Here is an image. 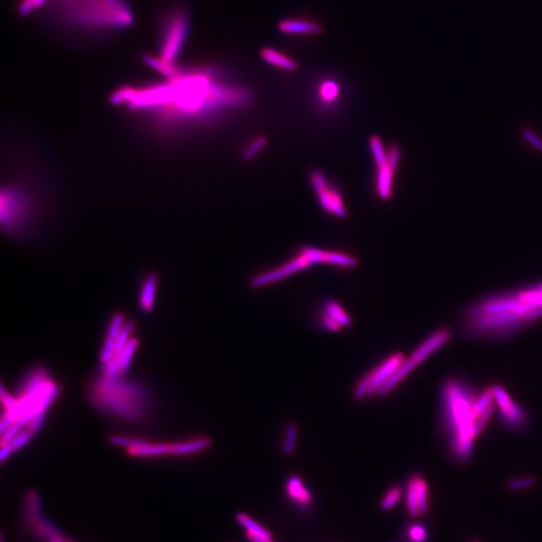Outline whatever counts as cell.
Masks as SVG:
<instances>
[{
	"instance_id": "obj_1",
	"label": "cell",
	"mask_w": 542,
	"mask_h": 542,
	"mask_svg": "<svg viewBox=\"0 0 542 542\" xmlns=\"http://www.w3.org/2000/svg\"><path fill=\"white\" fill-rule=\"evenodd\" d=\"M250 91L222 79L217 67L177 70L165 83L117 91L112 103L147 112L167 126L203 120L251 102Z\"/></svg>"
},
{
	"instance_id": "obj_2",
	"label": "cell",
	"mask_w": 542,
	"mask_h": 542,
	"mask_svg": "<svg viewBox=\"0 0 542 542\" xmlns=\"http://www.w3.org/2000/svg\"><path fill=\"white\" fill-rule=\"evenodd\" d=\"M86 396L91 405L103 414L128 422H141L150 408L147 390L123 376L107 378L100 375L93 378L86 387Z\"/></svg>"
},
{
	"instance_id": "obj_3",
	"label": "cell",
	"mask_w": 542,
	"mask_h": 542,
	"mask_svg": "<svg viewBox=\"0 0 542 542\" xmlns=\"http://www.w3.org/2000/svg\"><path fill=\"white\" fill-rule=\"evenodd\" d=\"M444 424L447 432L449 449L459 462H466L473 448L474 414L477 397L464 383L449 380L443 385Z\"/></svg>"
},
{
	"instance_id": "obj_4",
	"label": "cell",
	"mask_w": 542,
	"mask_h": 542,
	"mask_svg": "<svg viewBox=\"0 0 542 542\" xmlns=\"http://www.w3.org/2000/svg\"><path fill=\"white\" fill-rule=\"evenodd\" d=\"M62 15L85 29H121L133 22L125 0H62Z\"/></svg>"
},
{
	"instance_id": "obj_5",
	"label": "cell",
	"mask_w": 542,
	"mask_h": 542,
	"mask_svg": "<svg viewBox=\"0 0 542 542\" xmlns=\"http://www.w3.org/2000/svg\"><path fill=\"white\" fill-rule=\"evenodd\" d=\"M317 264H331L343 268L357 267L359 261L356 257L345 252L303 246L296 252L293 258L273 270L257 275L250 279V286L259 289L286 279L294 273L308 270Z\"/></svg>"
},
{
	"instance_id": "obj_6",
	"label": "cell",
	"mask_w": 542,
	"mask_h": 542,
	"mask_svg": "<svg viewBox=\"0 0 542 542\" xmlns=\"http://www.w3.org/2000/svg\"><path fill=\"white\" fill-rule=\"evenodd\" d=\"M370 149L377 167L376 190L381 199L389 200L392 193L395 173L401 161V150L398 146L385 147L378 136L370 138Z\"/></svg>"
},
{
	"instance_id": "obj_7",
	"label": "cell",
	"mask_w": 542,
	"mask_h": 542,
	"mask_svg": "<svg viewBox=\"0 0 542 542\" xmlns=\"http://www.w3.org/2000/svg\"><path fill=\"white\" fill-rule=\"evenodd\" d=\"M188 29L189 18L184 9L175 8L167 15L160 39L161 60L176 65L175 62L183 50Z\"/></svg>"
},
{
	"instance_id": "obj_8",
	"label": "cell",
	"mask_w": 542,
	"mask_h": 542,
	"mask_svg": "<svg viewBox=\"0 0 542 542\" xmlns=\"http://www.w3.org/2000/svg\"><path fill=\"white\" fill-rule=\"evenodd\" d=\"M22 521L23 527L37 542H51L64 534L44 517L41 497L36 490H29L25 494Z\"/></svg>"
},
{
	"instance_id": "obj_9",
	"label": "cell",
	"mask_w": 542,
	"mask_h": 542,
	"mask_svg": "<svg viewBox=\"0 0 542 542\" xmlns=\"http://www.w3.org/2000/svg\"><path fill=\"white\" fill-rule=\"evenodd\" d=\"M451 338V331L447 329H440L436 331L435 333H432L431 336L421 343L417 350L413 352L412 356L409 357L408 359H405V361L402 363L399 366L398 370L395 371L394 375L392 376L384 385L381 388L378 394L380 396H385L389 394L390 392L399 384V382L404 380L411 373L418 364H421L425 359H427L430 355L433 354L437 350L440 349L442 345H445Z\"/></svg>"
},
{
	"instance_id": "obj_10",
	"label": "cell",
	"mask_w": 542,
	"mask_h": 542,
	"mask_svg": "<svg viewBox=\"0 0 542 542\" xmlns=\"http://www.w3.org/2000/svg\"><path fill=\"white\" fill-rule=\"evenodd\" d=\"M404 361H405V357L401 352H397L388 357L385 362L378 364L377 368L374 369L357 383L354 391V399L356 401H362L366 396L378 394L381 388L394 375L395 371L398 370Z\"/></svg>"
},
{
	"instance_id": "obj_11",
	"label": "cell",
	"mask_w": 542,
	"mask_h": 542,
	"mask_svg": "<svg viewBox=\"0 0 542 542\" xmlns=\"http://www.w3.org/2000/svg\"><path fill=\"white\" fill-rule=\"evenodd\" d=\"M310 181L324 211L338 218H347V206L338 187L329 183L326 175L319 170L312 172Z\"/></svg>"
},
{
	"instance_id": "obj_12",
	"label": "cell",
	"mask_w": 542,
	"mask_h": 542,
	"mask_svg": "<svg viewBox=\"0 0 542 542\" xmlns=\"http://www.w3.org/2000/svg\"><path fill=\"white\" fill-rule=\"evenodd\" d=\"M429 488L425 479L412 475L407 484L406 507L412 517L426 515L429 511Z\"/></svg>"
},
{
	"instance_id": "obj_13",
	"label": "cell",
	"mask_w": 542,
	"mask_h": 542,
	"mask_svg": "<svg viewBox=\"0 0 542 542\" xmlns=\"http://www.w3.org/2000/svg\"><path fill=\"white\" fill-rule=\"evenodd\" d=\"M493 390H494V398L500 409V416L504 424L513 430L522 429L527 420L522 409L517 404L513 403L503 388L495 385Z\"/></svg>"
},
{
	"instance_id": "obj_14",
	"label": "cell",
	"mask_w": 542,
	"mask_h": 542,
	"mask_svg": "<svg viewBox=\"0 0 542 542\" xmlns=\"http://www.w3.org/2000/svg\"><path fill=\"white\" fill-rule=\"evenodd\" d=\"M277 29L287 36H321L324 27L321 23L308 18H286L277 23Z\"/></svg>"
},
{
	"instance_id": "obj_15",
	"label": "cell",
	"mask_w": 542,
	"mask_h": 542,
	"mask_svg": "<svg viewBox=\"0 0 542 542\" xmlns=\"http://www.w3.org/2000/svg\"><path fill=\"white\" fill-rule=\"evenodd\" d=\"M23 212L22 198L16 191L8 189L1 194V220L4 226L11 228L22 218Z\"/></svg>"
},
{
	"instance_id": "obj_16",
	"label": "cell",
	"mask_w": 542,
	"mask_h": 542,
	"mask_svg": "<svg viewBox=\"0 0 542 542\" xmlns=\"http://www.w3.org/2000/svg\"><path fill=\"white\" fill-rule=\"evenodd\" d=\"M169 444V456H188L211 447L212 440L208 437H200L193 440Z\"/></svg>"
},
{
	"instance_id": "obj_17",
	"label": "cell",
	"mask_w": 542,
	"mask_h": 542,
	"mask_svg": "<svg viewBox=\"0 0 542 542\" xmlns=\"http://www.w3.org/2000/svg\"><path fill=\"white\" fill-rule=\"evenodd\" d=\"M259 53L266 64L272 65L277 69L286 72H296L298 70V64L293 58L275 50V48H263Z\"/></svg>"
},
{
	"instance_id": "obj_18",
	"label": "cell",
	"mask_w": 542,
	"mask_h": 542,
	"mask_svg": "<svg viewBox=\"0 0 542 542\" xmlns=\"http://www.w3.org/2000/svg\"><path fill=\"white\" fill-rule=\"evenodd\" d=\"M286 491L287 496L301 507H307L312 503V492L305 487L298 476H291L286 481Z\"/></svg>"
},
{
	"instance_id": "obj_19",
	"label": "cell",
	"mask_w": 542,
	"mask_h": 542,
	"mask_svg": "<svg viewBox=\"0 0 542 542\" xmlns=\"http://www.w3.org/2000/svg\"><path fill=\"white\" fill-rule=\"evenodd\" d=\"M156 291H157V277L150 275L145 279L140 293V308L144 312H151L155 305Z\"/></svg>"
},
{
	"instance_id": "obj_20",
	"label": "cell",
	"mask_w": 542,
	"mask_h": 542,
	"mask_svg": "<svg viewBox=\"0 0 542 542\" xmlns=\"http://www.w3.org/2000/svg\"><path fill=\"white\" fill-rule=\"evenodd\" d=\"M236 521H237L238 524L242 525L246 530V534H253L256 536L261 537V538H272V534H271L270 530L259 524L258 522H256L253 518L250 517L246 513H238L236 515Z\"/></svg>"
},
{
	"instance_id": "obj_21",
	"label": "cell",
	"mask_w": 542,
	"mask_h": 542,
	"mask_svg": "<svg viewBox=\"0 0 542 542\" xmlns=\"http://www.w3.org/2000/svg\"><path fill=\"white\" fill-rule=\"evenodd\" d=\"M340 86L333 79H324L319 86V98L322 104L329 106L340 97Z\"/></svg>"
},
{
	"instance_id": "obj_22",
	"label": "cell",
	"mask_w": 542,
	"mask_h": 542,
	"mask_svg": "<svg viewBox=\"0 0 542 542\" xmlns=\"http://www.w3.org/2000/svg\"><path fill=\"white\" fill-rule=\"evenodd\" d=\"M138 347H139V341H138V338H132L128 341L127 345L117 354V359H118L121 375H125L128 369H130L131 363H132L133 357H134Z\"/></svg>"
},
{
	"instance_id": "obj_23",
	"label": "cell",
	"mask_w": 542,
	"mask_h": 542,
	"mask_svg": "<svg viewBox=\"0 0 542 542\" xmlns=\"http://www.w3.org/2000/svg\"><path fill=\"white\" fill-rule=\"evenodd\" d=\"M324 312L331 315L342 326L348 328V326H352V319H350V315L347 314V312H345L338 301H326V305H324Z\"/></svg>"
},
{
	"instance_id": "obj_24",
	"label": "cell",
	"mask_w": 542,
	"mask_h": 542,
	"mask_svg": "<svg viewBox=\"0 0 542 542\" xmlns=\"http://www.w3.org/2000/svg\"><path fill=\"white\" fill-rule=\"evenodd\" d=\"M298 426L296 423H289L286 426L284 442L282 445V451L286 456H291L296 449V441H298Z\"/></svg>"
},
{
	"instance_id": "obj_25",
	"label": "cell",
	"mask_w": 542,
	"mask_h": 542,
	"mask_svg": "<svg viewBox=\"0 0 542 542\" xmlns=\"http://www.w3.org/2000/svg\"><path fill=\"white\" fill-rule=\"evenodd\" d=\"M406 536L410 542H427L428 530L421 523H411L406 528Z\"/></svg>"
},
{
	"instance_id": "obj_26",
	"label": "cell",
	"mask_w": 542,
	"mask_h": 542,
	"mask_svg": "<svg viewBox=\"0 0 542 542\" xmlns=\"http://www.w3.org/2000/svg\"><path fill=\"white\" fill-rule=\"evenodd\" d=\"M402 494L403 492H402V488L399 486H392L383 497L382 501H381V508L384 511L391 510L399 503Z\"/></svg>"
},
{
	"instance_id": "obj_27",
	"label": "cell",
	"mask_w": 542,
	"mask_h": 542,
	"mask_svg": "<svg viewBox=\"0 0 542 542\" xmlns=\"http://www.w3.org/2000/svg\"><path fill=\"white\" fill-rule=\"evenodd\" d=\"M493 399L494 398V390L486 389L482 392L480 397H477L475 402V406H474V414H475L476 420L478 419L479 416L482 414L483 412L492 404Z\"/></svg>"
},
{
	"instance_id": "obj_28",
	"label": "cell",
	"mask_w": 542,
	"mask_h": 542,
	"mask_svg": "<svg viewBox=\"0 0 542 542\" xmlns=\"http://www.w3.org/2000/svg\"><path fill=\"white\" fill-rule=\"evenodd\" d=\"M126 324L127 322H125V317H124L121 312L114 314L113 317H112L111 322H110L109 328H107V338L116 340Z\"/></svg>"
},
{
	"instance_id": "obj_29",
	"label": "cell",
	"mask_w": 542,
	"mask_h": 542,
	"mask_svg": "<svg viewBox=\"0 0 542 542\" xmlns=\"http://www.w3.org/2000/svg\"><path fill=\"white\" fill-rule=\"evenodd\" d=\"M136 326H137V324H136L135 322H128L127 324H125V326H124V329H121L120 335L116 338L117 354H118V352L127 345L128 341L133 338L132 333L133 331H135Z\"/></svg>"
},
{
	"instance_id": "obj_30",
	"label": "cell",
	"mask_w": 542,
	"mask_h": 542,
	"mask_svg": "<svg viewBox=\"0 0 542 542\" xmlns=\"http://www.w3.org/2000/svg\"><path fill=\"white\" fill-rule=\"evenodd\" d=\"M266 146V139L264 137H257L246 147L244 152H243V159L246 161L251 160V159L256 158L257 154L259 153L264 147Z\"/></svg>"
},
{
	"instance_id": "obj_31",
	"label": "cell",
	"mask_w": 542,
	"mask_h": 542,
	"mask_svg": "<svg viewBox=\"0 0 542 542\" xmlns=\"http://www.w3.org/2000/svg\"><path fill=\"white\" fill-rule=\"evenodd\" d=\"M117 356L116 340L106 338L103 349L100 350V361L103 364L109 363Z\"/></svg>"
},
{
	"instance_id": "obj_32",
	"label": "cell",
	"mask_w": 542,
	"mask_h": 542,
	"mask_svg": "<svg viewBox=\"0 0 542 542\" xmlns=\"http://www.w3.org/2000/svg\"><path fill=\"white\" fill-rule=\"evenodd\" d=\"M495 411V406L491 404L489 407H488L487 409L484 411V412L482 413L480 416H479L478 419L476 420L475 425H474V430H473V437L474 439L476 438L479 435V434L481 433V431H482L483 429H484V427L486 425H487L488 421H489L490 418H491V416L493 415V413H494Z\"/></svg>"
},
{
	"instance_id": "obj_33",
	"label": "cell",
	"mask_w": 542,
	"mask_h": 542,
	"mask_svg": "<svg viewBox=\"0 0 542 542\" xmlns=\"http://www.w3.org/2000/svg\"><path fill=\"white\" fill-rule=\"evenodd\" d=\"M32 437H34V435H32L29 431H27V430H25V431H20V433L11 440L9 445H11L13 452H15V451L22 449L25 445H27V444L29 443V441L32 440Z\"/></svg>"
},
{
	"instance_id": "obj_34",
	"label": "cell",
	"mask_w": 542,
	"mask_h": 542,
	"mask_svg": "<svg viewBox=\"0 0 542 542\" xmlns=\"http://www.w3.org/2000/svg\"><path fill=\"white\" fill-rule=\"evenodd\" d=\"M534 483L535 479L532 477L514 479L508 483V487L513 490L524 489L534 485Z\"/></svg>"
},
{
	"instance_id": "obj_35",
	"label": "cell",
	"mask_w": 542,
	"mask_h": 542,
	"mask_svg": "<svg viewBox=\"0 0 542 542\" xmlns=\"http://www.w3.org/2000/svg\"><path fill=\"white\" fill-rule=\"evenodd\" d=\"M46 1L48 0H23L20 6V13L22 15H27L34 9L39 8V6H43Z\"/></svg>"
},
{
	"instance_id": "obj_36",
	"label": "cell",
	"mask_w": 542,
	"mask_h": 542,
	"mask_svg": "<svg viewBox=\"0 0 542 542\" xmlns=\"http://www.w3.org/2000/svg\"><path fill=\"white\" fill-rule=\"evenodd\" d=\"M44 420H46V413H41V414L37 415L36 417L27 424V431H29L32 435H36L37 432L43 427Z\"/></svg>"
},
{
	"instance_id": "obj_37",
	"label": "cell",
	"mask_w": 542,
	"mask_h": 542,
	"mask_svg": "<svg viewBox=\"0 0 542 542\" xmlns=\"http://www.w3.org/2000/svg\"><path fill=\"white\" fill-rule=\"evenodd\" d=\"M321 319L324 328L328 329L329 331H340L341 329L343 328V326H341V324H338V322H336L335 319H333V317H331V315L326 314V312H324V314L322 315Z\"/></svg>"
},
{
	"instance_id": "obj_38",
	"label": "cell",
	"mask_w": 542,
	"mask_h": 542,
	"mask_svg": "<svg viewBox=\"0 0 542 542\" xmlns=\"http://www.w3.org/2000/svg\"><path fill=\"white\" fill-rule=\"evenodd\" d=\"M0 396H1L2 405L6 407V410L15 405L16 398L6 391L4 385H1V394H0Z\"/></svg>"
},
{
	"instance_id": "obj_39",
	"label": "cell",
	"mask_w": 542,
	"mask_h": 542,
	"mask_svg": "<svg viewBox=\"0 0 542 542\" xmlns=\"http://www.w3.org/2000/svg\"><path fill=\"white\" fill-rule=\"evenodd\" d=\"M524 137L527 138L528 141L531 142V143L534 144V146L536 147L538 150L542 151V142L534 134V133L529 132V131H525Z\"/></svg>"
},
{
	"instance_id": "obj_40",
	"label": "cell",
	"mask_w": 542,
	"mask_h": 542,
	"mask_svg": "<svg viewBox=\"0 0 542 542\" xmlns=\"http://www.w3.org/2000/svg\"><path fill=\"white\" fill-rule=\"evenodd\" d=\"M13 450L11 449V445L9 444H6V445H1V454H0V458H1V463H4V461H6V459L9 456H11V454H13Z\"/></svg>"
},
{
	"instance_id": "obj_41",
	"label": "cell",
	"mask_w": 542,
	"mask_h": 542,
	"mask_svg": "<svg viewBox=\"0 0 542 542\" xmlns=\"http://www.w3.org/2000/svg\"><path fill=\"white\" fill-rule=\"evenodd\" d=\"M246 537L251 542H273L271 539L261 538V537L250 534H246Z\"/></svg>"
},
{
	"instance_id": "obj_42",
	"label": "cell",
	"mask_w": 542,
	"mask_h": 542,
	"mask_svg": "<svg viewBox=\"0 0 542 542\" xmlns=\"http://www.w3.org/2000/svg\"><path fill=\"white\" fill-rule=\"evenodd\" d=\"M51 542H74V541H71V539L67 538V536H65V534L60 535V536L57 537V538L53 539Z\"/></svg>"
},
{
	"instance_id": "obj_43",
	"label": "cell",
	"mask_w": 542,
	"mask_h": 542,
	"mask_svg": "<svg viewBox=\"0 0 542 542\" xmlns=\"http://www.w3.org/2000/svg\"><path fill=\"white\" fill-rule=\"evenodd\" d=\"M473 542H477V541H473Z\"/></svg>"
}]
</instances>
